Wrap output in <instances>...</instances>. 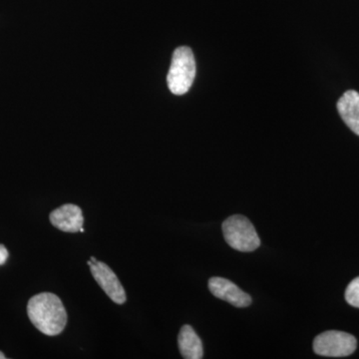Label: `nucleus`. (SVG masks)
<instances>
[{"mask_svg":"<svg viewBox=\"0 0 359 359\" xmlns=\"http://www.w3.org/2000/svg\"><path fill=\"white\" fill-rule=\"evenodd\" d=\"M28 318L42 334L54 337L63 332L67 323V313L57 295L42 292L28 302Z\"/></svg>","mask_w":359,"mask_h":359,"instance_id":"f257e3e1","label":"nucleus"},{"mask_svg":"<svg viewBox=\"0 0 359 359\" xmlns=\"http://www.w3.org/2000/svg\"><path fill=\"white\" fill-rule=\"evenodd\" d=\"M196 77V61L192 49L182 46L174 51L167 82L175 95H184L192 87Z\"/></svg>","mask_w":359,"mask_h":359,"instance_id":"f03ea898","label":"nucleus"},{"mask_svg":"<svg viewBox=\"0 0 359 359\" xmlns=\"http://www.w3.org/2000/svg\"><path fill=\"white\" fill-rule=\"evenodd\" d=\"M223 233L228 245L238 252H254L261 245L254 224L240 215L231 216L224 222Z\"/></svg>","mask_w":359,"mask_h":359,"instance_id":"7ed1b4c3","label":"nucleus"},{"mask_svg":"<svg viewBox=\"0 0 359 359\" xmlns=\"http://www.w3.org/2000/svg\"><path fill=\"white\" fill-rule=\"evenodd\" d=\"M358 341L353 335L339 330H328L314 339V353L327 358H344L355 351Z\"/></svg>","mask_w":359,"mask_h":359,"instance_id":"20e7f679","label":"nucleus"},{"mask_svg":"<svg viewBox=\"0 0 359 359\" xmlns=\"http://www.w3.org/2000/svg\"><path fill=\"white\" fill-rule=\"evenodd\" d=\"M94 280L98 283L101 289L110 297L111 301L117 304L126 302V292L121 283L118 280L114 271L103 262H97L90 266Z\"/></svg>","mask_w":359,"mask_h":359,"instance_id":"39448f33","label":"nucleus"},{"mask_svg":"<svg viewBox=\"0 0 359 359\" xmlns=\"http://www.w3.org/2000/svg\"><path fill=\"white\" fill-rule=\"evenodd\" d=\"M209 289L215 297L224 302H228L236 308H245L252 304V297L247 292L231 280L215 276L209 280Z\"/></svg>","mask_w":359,"mask_h":359,"instance_id":"423d86ee","label":"nucleus"},{"mask_svg":"<svg viewBox=\"0 0 359 359\" xmlns=\"http://www.w3.org/2000/svg\"><path fill=\"white\" fill-rule=\"evenodd\" d=\"M49 219L55 228L66 233H77L84 223L81 209L73 204L63 205L54 210Z\"/></svg>","mask_w":359,"mask_h":359,"instance_id":"0eeeda50","label":"nucleus"},{"mask_svg":"<svg viewBox=\"0 0 359 359\" xmlns=\"http://www.w3.org/2000/svg\"><path fill=\"white\" fill-rule=\"evenodd\" d=\"M337 110L348 128L359 136V93L354 90L346 92L337 102Z\"/></svg>","mask_w":359,"mask_h":359,"instance_id":"6e6552de","label":"nucleus"},{"mask_svg":"<svg viewBox=\"0 0 359 359\" xmlns=\"http://www.w3.org/2000/svg\"><path fill=\"white\" fill-rule=\"evenodd\" d=\"M180 353L186 359L203 358L202 340L191 325H184L178 337Z\"/></svg>","mask_w":359,"mask_h":359,"instance_id":"1a4fd4ad","label":"nucleus"},{"mask_svg":"<svg viewBox=\"0 0 359 359\" xmlns=\"http://www.w3.org/2000/svg\"><path fill=\"white\" fill-rule=\"evenodd\" d=\"M346 299L351 306L359 309V276L354 278L347 287Z\"/></svg>","mask_w":359,"mask_h":359,"instance_id":"9d476101","label":"nucleus"},{"mask_svg":"<svg viewBox=\"0 0 359 359\" xmlns=\"http://www.w3.org/2000/svg\"><path fill=\"white\" fill-rule=\"evenodd\" d=\"M8 259V250L4 245H0V266L6 263Z\"/></svg>","mask_w":359,"mask_h":359,"instance_id":"9b49d317","label":"nucleus"},{"mask_svg":"<svg viewBox=\"0 0 359 359\" xmlns=\"http://www.w3.org/2000/svg\"><path fill=\"white\" fill-rule=\"evenodd\" d=\"M90 261H91L92 263H93V264H95V263H97V262H98V261H97L96 257H90Z\"/></svg>","mask_w":359,"mask_h":359,"instance_id":"f8f14e48","label":"nucleus"},{"mask_svg":"<svg viewBox=\"0 0 359 359\" xmlns=\"http://www.w3.org/2000/svg\"><path fill=\"white\" fill-rule=\"evenodd\" d=\"M6 356L4 355V353H1V351H0V359H6Z\"/></svg>","mask_w":359,"mask_h":359,"instance_id":"ddd939ff","label":"nucleus"},{"mask_svg":"<svg viewBox=\"0 0 359 359\" xmlns=\"http://www.w3.org/2000/svg\"><path fill=\"white\" fill-rule=\"evenodd\" d=\"M80 233H84V229H83V226H82L81 229H80Z\"/></svg>","mask_w":359,"mask_h":359,"instance_id":"4468645a","label":"nucleus"}]
</instances>
